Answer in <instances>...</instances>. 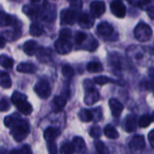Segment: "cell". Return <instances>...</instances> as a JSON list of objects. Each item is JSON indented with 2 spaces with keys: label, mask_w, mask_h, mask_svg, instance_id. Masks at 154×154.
<instances>
[{
  "label": "cell",
  "mask_w": 154,
  "mask_h": 154,
  "mask_svg": "<svg viewBox=\"0 0 154 154\" xmlns=\"http://www.w3.org/2000/svg\"><path fill=\"white\" fill-rule=\"evenodd\" d=\"M4 123L5 125L10 129L11 135L16 142H22L29 134L30 128L28 124L15 115L6 116Z\"/></svg>",
  "instance_id": "obj_1"
},
{
  "label": "cell",
  "mask_w": 154,
  "mask_h": 154,
  "mask_svg": "<svg viewBox=\"0 0 154 154\" xmlns=\"http://www.w3.org/2000/svg\"><path fill=\"white\" fill-rule=\"evenodd\" d=\"M12 103L16 106L17 110L24 116L31 115L32 111V105L27 101V97L20 92L15 91L12 96Z\"/></svg>",
  "instance_id": "obj_2"
},
{
  "label": "cell",
  "mask_w": 154,
  "mask_h": 154,
  "mask_svg": "<svg viewBox=\"0 0 154 154\" xmlns=\"http://www.w3.org/2000/svg\"><path fill=\"white\" fill-rule=\"evenodd\" d=\"M134 32L135 38L139 42H148L152 38V28L148 24L143 23V22L139 23L135 26Z\"/></svg>",
  "instance_id": "obj_3"
},
{
  "label": "cell",
  "mask_w": 154,
  "mask_h": 154,
  "mask_svg": "<svg viewBox=\"0 0 154 154\" xmlns=\"http://www.w3.org/2000/svg\"><path fill=\"white\" fill-rule=\"evenodd\" d=\"M34 91L41 98L43 99L48 98L51 93V89L48 81L44 79H41L36 83V85L34 86Z\"/></svg>",
  "instance_id": "obj_4"
},
{
  "label": "cell",
  "mask_w": 154,
  "mask_h": 154,
  "mask_svg": "<svg viewBox=\"0 0 154 154\" xmlns=\"http://www.w3.org/2000/svg\"><path fill=\"white\" fill-rule=\"evenodd\" d=\"M39 18L45 22H52L56 18V11L55 7L48 3L42 9L39 11Z\"/></svg>",
  "instance_id": "obj_5"
},
{
  "label": "cell",
  "mask_w": 154,
  "mask_h": 154,
  "mask_svg": "<svg viewBox=\"0 0 154 154\" xmlns=\"http://www.w3.org/2000/svg\"><path fill=\"white\" fill-rule=\"evenodd\" d=\"M77 17V12L73 9H64L60 12V23L62 24H74Z\"/></svg>",
  "instance_id": "obj_6"
},
{
  "label": "cell",
  "mask_w": 154,
  "mask_h": 154,
  "mask_svg": "<svg viewBox=\"0 0 154 154\" xmlns=\"http://www.w3.org/2000/svg\"><path fill=\"white\" fill-rule=\"evenodd\" d=\"M111 12L118 18H123L126 14V7L121 0H114L110 5Z\"/></svg>",
  "instance_id": "obj_7"
},
{
  "label": "cell",
  "mask_w": 154,
  "mask_h": 154,
  "mask_svg": "<svg viewBox=\"0 0 154 154\" xmlns=\"http://www.w3.org/2000/svg\"><path fill=\"white\" fill-rule=\"evenodd\" d=\"M106 12V4L100 0H95L90 4V13L95 18L100 17Z\"/></svg>",
  "instance_id": "obj_8"
},
{
  "label": "cell",
  "mask_w": 154,
  "mask_h": 154,
  "mask_svg": "<svg viewBox=\"0 0 154 154\" xmlns=\"http://www.w3.org/2000/svg\"><path fill=\"white\" fill-rule=\"evenodd\" d=\"M54 46L56 51L60 54H67L72 50V44L69 40H63L59 38V40L55 42Z\"/></svg>",
  "instance_id": "obj_9"
},
{
  "label": "cell",
  "mask_w": 154,
  "mask_h": 154,
  "mask_svg": "<svg viewBox=\"0 0 154 154\" xmlns=\"http://www.w3.org/2000/svg\"><path fill=\"white\" fill-rule=\"evenodd\" d=\"M18 20L15 16L10 15L5 12H0V26H17Z\"/></svg>",
  "instance_id": "obj_10"
},
{
  "label": "cell",
  "mask_w": 154,
  "mask_h": 154,
  "mask_svg": "<svg viewBox=\"0 0 154 154\" xmlns=\"http://www.w3.org/2000/svg\"><path fill=\"white\" fill-rule=\"evenodd\" d=\"M78 22L80 27L84 29H89L95 23V17H93L92 15H89L88 14L84 13L81 15H79Z\"/></svg>",
  "instance_id": "obj_11"
},
{
  "label": "cell",
  "mask_w": 154,
  "mask_h": 154,
  "mask_svg": "<svg viewBox=\"0 0 154 154\" xmlns=\"http://www.w3.org/2000/svg\"><path fill=\"white\" fill-rule=\"evenodd\" d=\"M100 97H99V93L97 89L95 88H88L86 92L85 97H84V101L87 105L91 106L94 105L95 103H97L99 100Z\"/></svg>",
  "instance_id": "obj_12"
},
{
  "label": "cell",
  "mask_w": 154,
  "mask_h": 154,
  "mask_svg": "<svg viewBox=\"0 0 154 154\" xmlns=\"http://www.w3.org/2000/svg\"><path fill=\"white\" fill-rule=\"evenodd\" d=\"M130 149L133 151H141L143 149H144L145 147V140L144 137L143 135H136L134 136L130 143H129Z\"/></svg>",
  "instance_id": "obj_13"
},
{
  "label": "cell",
  "mask_w": 154,
  "mask_h": 154,
  "mask_svg": "<svg viewBox=\"0 0 154 154\" xmlns=\"http://www.w3.org/2000/svg\"><path fill=\"white\" fill-rule=\"evenodd\" d=\"M109 106H110V109H111V112H112V115L114 117L120 116L124 110L123 104L116 98H112L109 100Z\"/></svg>",
  "instance_id": "obj_14"
},
{
  "label": "cell",
  "mask_w": 154,
  "mask_h": 154,
  "mask_svg": "<svg viewBox=\"0 0 154 154\" xmlns=\"http://www.w3.org/2000/svg\"><path fill=\"white\" fill-rule=\"evenodd\" d=\"M36 56L40 62L48 63L51 60V51L48 48H40L36 51Z\"/></svg>",
  "instance_id": "obj_15"
},
{
  "label": "cell",
  "mask_w": 154,
  "mask_h": 154,
  "mask_svg": "<svg viewBox=\"0 0 154 154\" xmlns=\"http://www.w3.org/2000/svg\"><path fill=\"white\" fill-rule=\"evenodd\" d=\"M97 32L102 36H110L114 32V28L111 24H109L106 22L100 23L97 25Z\"/></svg>",
  "instance_id": "obj_16"
},
{
  "label": "cell",
  "mask_w": 154,
  "mask_h": 154,
  "mask_svg": "<svg viewBox=\"0 0 154 154\" xmlns=\"http://www.w3.org/2000/svg\"><path fill=\"white\" fill-rule=\"evenodd\" d=\"M137 128V119L135 116L130 115L127 116L125 124V129L127 133H134Z\"/></svg>",
  "instance_id": "obj_17"
},
{
  "label": "cell",
  "mask_w": 154,
  "mask_h": 154,
  "mask_svg": "<svg viewBox=\"0 0 154 154\" xmlns=\"http://www.w3.org/2000/svg\"><path fill=\"white\" fill-rule=\"evenodd\" d=\"M66 103H67V99L64 97L57 96L54 97L52 101V109L55 112H60L64 108V106H66Z\"/></svg>",
  "instance_id": "obj_18"
},
{
  "label": "cell",
  "mask_w": 154,
  "mask_h": 154,
  "mask_svg": "<svg viewBox=\"0 0 154 154\" xmlns=\"http://www.w3.org/2000/svg\"><path fill=\"white\" fill-rule=\"evenodd\" d=\"M23 49L24 53H26L29 56H32L36 53V51L38 50V44L34 41H27L23 44Z\"/></svg>",
  "instance_id": "obj_19"
},
{
  "label": "cell",
  "mask_w": 154,
  "mask_h": 154,
  "mask_svg": "<svg viewBox=\"0 0 154 154\" xmlns=\"http://www.w3.org/2000/svg\"><path fill=\"white\" fill-rule=\"evenodd\" d=\"M59 135H60V130L58 128H55V127H49L43 133L44 139L47 142L54 141V139L56 137H58Z\"/></svg>",
  "instance_id": "obj_20"
},
{
  "label": "cell",
  "mask_w": 154,
  "mask_h": 154,
  "mask_svg": "<svg viewBox=\"0 0 154 154\" xmlns=\"http://www.w3.org/2000/svg\"><path fill=\"white\" fill-rule=\"evenodd\" d=\"M17 71L18 72H21V73H34L36 71V67L32 64V63H27V62H23V63H20L17 68H16Z\"/></svg>",
  "instance_id": "obj_21"
},
{
  "label": "cell",
  "mask_w": 154,
  "mask_h": 154,
  "mask_svg": "<svg viewBox=\"0 0 154 154\" xmlns=\"http://www.w3.org/2000/svg\"><path fill=\"white\" fill-rule=\"evenodd\" d=\"M104 134L105 135L109 138V139H112V140H115V139H117L119 137V134L117 132V130L111 125H108L105 127L104 129Z\"/></svg>",
  "instance_id": "obj_22"
},
{
  "label": "cell",
  "mask_w": 154,
  "mask_h": 154,
  "mask_svg": "<svg viewBox=\"0 0 154 154\" xmlns=\"http://www.w3.org/2000/svg\"><path fill=\"white\" fill-rule=\"evenodd\" d=\"M72 144L74 146L75 152H83L86 150V143L85 141L81 137H75L73 139Z\"/></svg>",
  "instance_id": "obj_23"
},
{
  "label": "cell",
  "mask_w": 154,
  "mask_h": 154,
  "mask_svg": "<svg viewBox=\"0 0 154 154\" xmlns=\"http://www.w3.org/2000/svg\"><path fill=\"white\" fill-rule=\"evenodd\" d=\"M79 116L80 118V120L82 122L88 123L90 122L92 120H94V114H93V110H88V109H82L79 114Z\"/></svg>",
  "instance_id": "obj_24"
},
{
  "label": "cell",
  "mask_w": 154,
  "mask_h": 154,
  "mask_svg": "<svg viewBox=\"0 0 154 154\" xmlns=\"http://www.w3.org/2000/svg\"><path fill=\"white\" fill-rule=\"evenodd\" d=\"M0 86L4 88H10L12 86L11 79L6 72L0 71Z\"/></svg>",
  "instance_id": "obj_25"
},
{
  "label": "cell",
  "mask_w": 154,
  "mask_h": 154,
  "mask_svg": "<svg viewBox=\"0 0 154 154\" xmlns=\"http://www.w3.org/2000/svg\"><path fill=\"white\" fill-rule=\"evenodd\" d=\"M23 11L31 19H32V20L39 19V14H38L37 10L35 8H33L32 5H24L23 8Z\"/></svg>",
  "instance_id": "obj_26"
},
{
  "label": "cell",
  "mask_w": 154,
  "mask_h": 154,
  "mask_svg": "<svg viewBox=\"0 0 154 154\" xmlns=\"http://www.w3.org/2000/svg\"><path fill=\"white\" fill-rule=\"evenodd\" d=\"M87 69L90 73H98L103 70V66L101 63L97 61H91L88 64Z\"/></svg>",
  "instance_id": "obj_27"
},
{
  "label": "cell",
  "mask_w": 154,
  "mask_h": 154,
  "mask_svg": "<svg viewBox=\"0 0 154 154\" xmlns=\"http://www.w3.org/2000/svg\"><path fill=\"white\" fill-rule=\"evenodd\" d=\"M42 32H43V28L40 23H33L32 24H31V26H30V33H31L32 36L37 37V36L42 35Z\"/></svg>",
  "instance_id": "obj_28"
},
{
  "label": "cell",
  "mask_w": 154,
  "mask_h": 154,
  "mask_svg": "<svg viewBox=\"0 0 154 154\" xmlns=\"http://www.w3.org/2000/svg\"><path fill=\"white\" fill-rule=\"evenodd\" d=\"M0 65L5 69H11L14 65V60L5 55L0 56Z\"/></svg>",
  "instance_id": "obj_29"
},
{
  "label": "cell",
  "mask_w": 154,
  "mask_h": 154,
  "mask_svg": "<svg viewBox=\"0 0 154 154\" xmlns=\"http://www.w3.org/2000/svg\"><path fill=\"white\" fill-rule=\"evenodd\" d=\"M152 121H153V119H152V117L151 116L144 115L139 120V126H141L143 128H146V127H148L152 124Z\"/></svg>",
  "instance_id": "obj_30"
},
{
  "label": "cell",
  "mask_w": 154,
  "mask_h": 154,
  "mask_svg": "<svg viewBox=\"0 0 154 154\" xmlns=\"http://www.w3.org/2000/svg\"><path fill=\"white\" fill-rule=\"evenodd\" d=\"M61 72H62V75L66 78V79H71L73 76H74V69L73 68L69 65V64H66L62 67V69H61Z\"/></svg>",
  "instance_id": "obj_31"
},
{
  "label": "cell",
  "mask_w": 154,
  "mask_h": 154,
  "mask_svg": "<svg viewBox=\"0 0 154 154\" xmlns=\"http://www.w3.org/2000/svg\"><path fill=\"white\" fill-rule=\"evenodd\" d=\"M48 5L47 0H31V5L35 8L39 14V11Z\"/></svg>",
  "instance_id": "obj_32"
},
{
  "label": "cell",
  "mask_w": 154,
  "mask_h": 154,
  "mask_svg": "<svg viewBox=\"0 0 154 154\" xmlns=\"http://www.w3.org/2000/svg\"><path fill=\"white\" fill-rule=\"evenodd\" d=\"M60 152L62 154H70L75 152V149H74L73 144L70 143H64V144L61 146V148H60Z\"/></svg>",
  "instance_id": "obj_33"
},
{
  "label": "cell",
  "mask_w": 154,
  "mask_h": 154,
  "mask_svg": "<svg viewBox=\"0 0 154 154\" xmlns=\"http://www.w3.org/2000/svg\"><path fill=\"white\" fill-rule=\"evenodd\" d=\"M94 82L96 84H98V85H105V84H107V83H114L115 80H113L112 79L108 78V77L99 76V77H96L94 79Z\"/></svg>",
  "instance_id": "obj_34"
},
{
  "label": "cell",
  "mask_w": 154,
  "mask_h": 154,
  "mask_svg": "<svg viewBox=\"0 0 154 154\" xmlns=\"http://www.w3.org/2000/svg\"><path fill=\"white\" fill-rule=\"evenodd\" d=\"M95 147H96V150H97V152L98 153L107 154L109 152V151L107 150L106 145L102 142H100V141H96L95 142Z\"/></svg>",
  "instance_id": "obj_35"
},
{
  "label": "cell",
  "mask_w": 154,
  "mask_h": 154,
  "mask_svg": "<svg viewBox=\"0 0 154 154\" xmlns=\"http://www.w3.org/2000/svg\"><path fill=\"white\" fill-rule=\"evenodd\" d=\"M89 134L92 138L94 139H97L99 138L101 135H102V131H101V128L97 125H95L93 126L91 129H90V132H89Z\"/></svg>",
  "instance_id": "obj_36"
},
{
  "label": "cell",
  "mask_w": 154,
  "mask_h": 154,
  "mask_svg": "<svg viewBox=\"0 0 154 154\" xmlns=\"http://www.w3.org/2000/svg\"><path fill=\"white\" fill-rule=\"evenodd\" d=\"M71 36H72V33H71V31L69 29H63L60 31V39H63V40H69L70 41L71 39Z\"/></svg>",
  "instance_id": "obj_37"
},
{
  "label": "cell",
  "mask_w": 154,
  "mask_h": 154,
  "mask_svg": "<svg viewBox=\"0 0 154 154\" xmlns=\"http://www.w3.org/2000/svg\"><path fill=\"white\" fill-rule=\"evenodd\" d=\"M10 108L9 101L6 98H2L0 100V112H5Z\"/></svg>",
  "instance_id": "obj_38"
},
{
  "label": "cell",
  "mask_w": 154,
  "mask_h": 154,
  "mask_svg": "<svg viewBox=\"0 0 154 154\" xmlns=\"http://www.w3.org/2000/svg\"><path fill=\"white\" fill-rule=\"evenodd\" d=\"M86 39H87V34H86L85 32H78V33L76 34V42H77L78 44L83 43V42L86 41Z\"/></svg>",
  "instance_id": "obj_39"
},
{
  "label": "cell",
  "mask_w": 154,
  "mask_h": 154,
  "mask_svg": "<svg viewBox=\"0 0 154 154\" xmlns=\"http://www.w3.org/2000/svg\"><path fill=\"white\" fill-rule=\"evenodd\" d=\"M48 151L50 153H57L58 152V149H57V146L55 144V143L53 141L51 142H48Z\"/></svg>",
  "instance_id": "obj_40"
},
{
  "label": "cell",
  "mask_w": 154,
  "mask_h": 154,
  "mask_svg": "<svg viewBox=\"0 0 154 154\" xmlns=\"http://www.w3.org/2000/svg\"><path fill=\"white\" fill-rule=\"evenodd\" d=\"M11 152H12V153H31L32 151H31V149H30V147H29L28 145H24L21 150H19V151H17V150H13Z\"/></svg>",
  "instance_id": "obj_41"
},
{
  "label": "cell",
  "mask_w": 154,
  "mask_h": 154,
  "mask_svg": "<svg viewBox=\"0 0 154 154\" xmlns=\"http://www.w3.org/2000/svg\"><path fill=\"white\" fill-rule=\"evenodd\" d=\"M82 6V3L80 0H74L73 2H71V7L73 10L77 11V10H79Z\"/></svg>",
  "instance_id": "obj_42"
},
{
  "label": "cell",
  "mask_w": 154,
  "mask_h": 154,
  "mask_svg": "<svg viewBox=\"0 0 154 154\" xmlns=\"http://www.w3.org/2000/svg\"><path fill=\"white\" fill-rule=\"evenodd\" d=\"M146 12H147V14L149 15V17L151 18V19H152L154 20V6H150V7H148L147 8V10H146Z\"/></svg>",
  "instance_id": "obj_43"
},
{
  "label": "cell",
  "mask_w": 154,
  "mask_h": 154,
  "mask_svg": "<svg viewBox=\"0 0 154 154\" xmlns=\"http://www.w3.org/2000/svg\"><path fill=\"white\" fill-rule=\"evenodd\" d=\"M148 139H149V142H150L151 146L154 149V130L150 132V134L148 135Z\"/></svg>",
  "instance_id": "obj_44"
},
{
  "label": "cell",
  "mask_w": 154,
  "mask_h": 154,
  "mask_svg": "<svg viewBox=\"0 0 154 154\" xmlns=\"http://www.w3.org/2000/svg\"><path fill=\"white\" fill-rule=\"evenodd\" d=\"M151 0H136V3L140 5H146L148 3H150Z\"/></svg>",
  "instance_id": "obj_45"
},
{
  "label": "cell",
  "mask_w": 154,
  "mask_h": 154,
  "mask_svg": "<svg viewBox=\"0 0 154 154\" xmlns=\"http://www.w3.org/2000/svg\"><path fill=\"white\" fill-rule=\"evenodd\" d=\"M5 45V39L2 36H0V49H3Z\"/></svg>",
  "instance_id": "obj_46"
},
{
  "label": "cell",
  "mask_w": 154,
  "mask_h": 154,
  "mask_svg": "<svg viewBox=\"0 0 154 154\" xmlns=\"http://www.w3.org/2000/svg\"><path fill=\"white\" fill-rule=\"evenodd\" d=\"M149 73H150V77L154 79V69H150V71H149Z\"/></svg>",
  "instance_id": "obj_47"
},
{
  "label": "cell",
  "mask_w": 154,
  "mask_h": 154,
  "mask_svg": "<svg viewBox=\"0 0 154 154\" xmlns=\"http://www.w3.org/2000/svg\"><path fill=\"white\" fill-rule=\"evenodd\" d=\"M152 119H154V114H153V117H152Z\"/></svg>",
  "instance_id": "obj_48"
}]
</instances>
